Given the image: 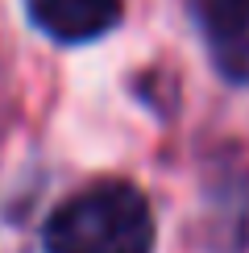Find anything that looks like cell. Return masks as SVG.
Here are the masks:
<instances>
[{"label":"cell","instance_id":"6da1fadb","mask_svg":"<svg viewBox=\"0 0 249 253\" xmlns=\"http://www.w3.org/2000/svg\"><path fill=\"white\" fill-rule=\"evenodd\" d=\"M46 253H150L154 216L133 183H96L46 220Z\"/></svg>","mask_w":249,"mask_h":253},{"label":"cell","instance_id":"7a4b0ae2","mask_svg":"<svg viewBox=\"0 0 249 253\" xmlns=\"http://www.w3.org/2000/svg\"><path fill=\"white\" fill-rule=\"evenodd\" d=\"M195 25L228 83H249V0H191Z\"/></svg>","mask_w":249,"mask_h":253},{"label":"cell","instance_id":"3957f363","mask_svg":"<svg viewBox=\"0 0 249 253\" xmlns=\"http://www.w3.org/2000/svg\"><path fill=\"white\" fill-rule=\"evenodd\" d=\"M25 8L54 42H91L121 21L124 0H25Z\"/></svg>","mask_w":249,"mask_h":253}]
</instances>
